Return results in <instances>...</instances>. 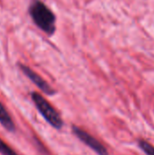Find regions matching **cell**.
I'll list each match as a JSON object with an SVG mask.
<instances>
[{
  "instance_id": "obj_1",
  "label": "cell",
  "mask_w": 154,
  "mask_h": 155,
  "mask_svg": "<svg viewBox=\"0 0 154 155\" xmlns=\"http://www.w3.org/2000/svg\"><path fill=\"white\" fill-rule=\"evenodd\" d=\"M29 15L34 23L48 35L55 32V15L42 1L34 0L29 6Z\"/></svg>"
},
{
  "instance_id": "obj_2",
  "label": "cell",
  "mask_w": 154,
  "mask_h": 155,
  "mask_svg": "<svg viewBox=\"0 0 154 155\" xmlns=\"http://www.w3.org/2000/svg\"><path fill=\"white\" fill-rule=\"evenodd\" d=\"M31 96L37 110L40 112L43 117L55 129H61L64 124L63 120L58 112L52 106V104L38 93L34 92Z\"/></svg>"
},
{
  "instance_id": "obj_3",
  "label": "cell",
  "mask_w": 154,
  "mask_h": 155,
  "mask_svg": "<svg viewBox=\"0 0 154 155\" xmlns=\"http://www.w3.org/2000/svg\"><path fill=\"white\" fill-rule=\"evenodd\" d=\"M72 130H73V133L74 134V135L78 139H80L84 144L89 146L97 154L108 155L107 149L104 147V145H103L97 139H95L90 134H88L87 132L84 131L83 129H81L77 126H73Z\"/></svg>"
},
{
  "instance_id": "obj_4",
  "label": "cell",
  "mask_w": 154,
  "mask_h": 155,
  "mask_svg": "<svg viewBox=\"0 0 154 155\" xmlns=\"http://www.w3.org/2000/svg\"><path fill=\"white\" fill-rule=\"evenodd\" d=\"M20 70L24 73V74L29 78L40 90H42L44 94L48 95H53L55 94V91L39 75L37 74L34 71H33L30 67L25 65V64H19Z\"/></svg>"
},
{
  "instance_id": "obj_5",
  "label": "cell",
  "mask_w": 154,
  "mask_h": 155,
  "mask_svg": "<svg viewBox=\"0 0 154 155\" xmlns=\"http://www.w3.org/2000/svg\"><path fill=\"white\" fill-rule=\"evenodd\" d=\"M0 124L7 131H10V132L15 131V124L10 114H8V112L6 111V109L1 103H0Z\"/></svg>"
},
{
  "instance_id": "obj_6",
  "label": "cell",
  "mask_w": 154,
  "mask_h": 155,
  "mask_svg": "<svg viewBox=\"0 0 154 155\" xmlns=\"http://www.w3.org/2000/svg\"><path fill=\"white\" fill-rule=\"evenodd\" d=\"M139 146L146 155H154V147L144 140L139 141Z\"/></svg>"
},
{
  "instance_id": "obj_7",
  "label": "cell",
  "mask_w": 154,
  "mask_h": 155,
  "mask_svg": "<svg viewBox=\"0 0 154 155\" xmlns=\"http://www.w3.org/2000/svg\"><path fill=\"white\" fill-rule=\"evenodd\" d=\"M0 153H2L3 155H19L1 139H0Z\"/></svg>"
}]
</instances>
